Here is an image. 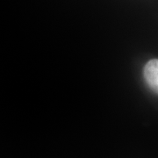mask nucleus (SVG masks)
<instances>
[{
    "label": "nucleus",
    "mask_w": 158,
    "mask_h": 158,
    "mask_svg": "<svg viewBox=\"0 0 158 158\" xmlns=\"http://www.w3.org/2000/svg\"><path fill=\"white\" fill-rule=\"evenodd\" d=\"M143 77L149 89L158 94V59H151L145 64Z\"/></svg>",
    "instance_id": "1"
}]
</instances>
